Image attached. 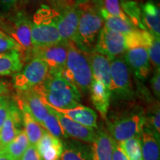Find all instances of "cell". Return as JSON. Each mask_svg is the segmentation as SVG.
I'll use <instances>...</instances> for the list:
<instances>
[{"instance_id":"obj_35","label":"cell","mask_w":160,"mask_h":160,"mask_svg":"<svg viewBox=\"0 0 160 160\" xmlns=\"http://www.w3.org/2000/svg\"><path fill=\"white\" fill-rule=\"evenodd\" d=\"M45 1L48 4V5L59 13H61L75 5L74 0H45Z\"/></svg>"},{"instance_id":"obj_5","label":"cell","mask_w":160,"mask_h":160,"mask_svg":"<svg viewBox=\"0 0 160 160\" xmlns=\"http://www.w3.org/2000/svg\"><path fill=\"white\" fill-rule=\"evenodd\" d=\"M61 75L81 92L89 91L93 75L88 54L74 44L68 42V55L65 68Z\"/></svg>"},{"instance_id":"obj_34","label":"cell","mask_w":160,"mask_h":160,"mask_svg":"<svg viewBox=\"0 0 160 160\" xmlns=\"http://www.w3.org/2000/svg\"><path fill=\"white\" fill-rule=\"evenodd\" d=\"M11 51H19L22 53L19 44L7 33L0 30V53Z\"/></svg>"},{"instance_id":"obj_28","label":"cell","mask_w":160,"mask_h":160,"mask_svg":"<svg viewBox=\"0 0 160 160\" xmlns=\"http://www.w3.org/2000/svg\"><path fill=\"white\" fill-rule=\"evenodd\" d=\"M29 145L27 135L24 130H22L14 139L2 148L4 153H7L13 160H19Z\"/></svg>"},{"instance_id":"obj_22","label":"cell","mask_w":160,"mask_h":160,"mask_svg":"<svg viewBox=\"0 0 160 160\" xmlns=\"http://www.w3.org/2000/svg\"><path fill=\"white\" fill-rule=\"evenodd\" d=\"M62 142L61 160H93L91 146L78 140H70Z\"/></svg>"},{"instance_id":"obj_9","label":"cell","mask_w":160,"mask_h":160,"mask_svg":"<svg viewBox=\"0 0 160 160\" xmlns=\"http://www.w3.org/2000/svg\"><path fill=\"white\" fill-rule=\"evenodd\" d=\"M128 49L126 36L120 34L104 25L100 31L93 52L108 57L110 59L119 57Z\"/></svg>"},{"instance_id":"obj_39","label":"cell","mask_w":160,"mask_h":160,"mask_svg":"<svg viewBox=\"0 0 160 160\" xmlns=\"http://www.w3.org/2000/svg\"><path fill=\"white\" fill-rule=\"evenodd\" d=\"M19 0H0V13H5L17 7Z\"/></svg>"},{"instance_id":"obj_27","label":"cell","mask_w":160,"mask_h":160,"mask_svg":"<svg viewBox=\"0 0 160 160\" xmlns=\"http://www.w3.org/2000/svg\"><path fill=\"white\" fill-rule=\"evenodd\" d=\"M99 10L104 20V25L111 31L126 36L137 29L132 23L128 22L117 17L109 14L102 8H99Z\"/></svg>"},{"instance_id":"obj_7","label":"cell","mask_w":160,"mask_h":160,"mask_svg":"<svg viewBox=\"0 0 160 160\" xmlns=\"http://www.w3.org/2000/svg\"><path fill=\"white\" fill-rule=\"evenodd\" d=\"M49 75L48 67L39 58L32 57L13 77V88L17 91L33 89L45 81Z\"/></svg>"},{"instance_id":"obj_37","label":"cell","mask_w":160,"mask_h":160,"mask_svg":"<svg viewBox=\"0 0 160 160\" xmlns=\"http://www.w3.org/2000/svg\"><path fill=\"white\" fill-rule=\"evenodd\" d=\"M19 160H42L35 145H30Z\"/></svg>"},{"instance_id":"obj_43","label":"cell","mask_w":160,"mask_h":160,"mask_svg":"<svg viewBox=\"0 0 160 160\" xmlns=\"http://www.w3.org/2000/svg\"><path fill=\"white\" fill-rule=\"evenodd\" d=\"M0 160H13L12 158L7 154V153H3L0 154Z\"/></svg>"},{"instance_id":"obj_45","label":"cell","mask_w":160,"mask_h":160,"mask_svg":"<svg viewBox=\"0 0 160 160\" xmlns=\"http://www.w3.org/2000/svg\"><path fill=\"white\" fill-rule=\"evenodd\" d=\"M99 1H100V0H93V2L96 5H98V3L99 2Z\"/></svg>"},{"instance_id":"obj_47","label":"cell","mask_w":160,"mask_h":160,"mask_svg":"<svg viewBox=\"0 0 160 160\" xmlns=\"http://www.w3.org/2000/svg\"><path fill=\"white\" fill-rule=\"evenodd\" d=\"M2 97H3V96H2V97H0V101H1V99H2Z\"/></svg>"},{"instance_id":"obj_17","label":"cell","mask_w":160,"mask_h":160,"mask_svg":"<svg viewBox=\"0 0 160 160\" xmlns=\"http://www.w3.org/2000/svg\"><path fill=\"white\" fill-rule=\"evenodd\" d=\"M35 146L42 160H59L62 152L63 142L45 130Z\"/></svg>"},{"instance_id":"obj_46","label":"cell","mask_w":160,"mask_h":160,"mask_svg":"<svg viewBox=\"0 0 160 160\" xmlns=\"http://www.w3.org/2000/svg\"><path fill=\"white\" fill-rule=\"evenodd\" d=\"M3 148H0V154H1V153H3Z\"/></svg>"},{"instance_id":"obj_24","label":"cell","mask_w":160,"mask_h":160,"mask_svg":"<svg viewBox=\"0 0 160 160\" xmlns=\"http://www.w3.org/2000/svg\"><path fill=\"white\" fill-rule=\"evenodd\" d=\"M140 141L143 160H160L159 137L145 127Z\"/></svg>"},{"instance_id":"obj_49","label":"cell","mask_w":160,"mask_h":160,"mask_svg":"<svg viewBox=\"0 0 160 160\" xmlns=\"http://www.w3.org/2000/svg\"><path fill=\"white\" fill-rule=\"evenodd\" d=\"M0 148H1V147H0Z\"/></svg>"},{"instance_id":"obj_33","label":"cell","mask_w":160,"mask_h":160,"mask_svg":"<svg viewBox=\"0 0 160 160\" xmlns=\"http://www.w3.org/2000/svg\"><path fill=\"white\" fill-rule=\"evenodd\" d=\"M97 6L98 8H103L109 14L113 17H117L124 21L131 23V22L124 13L122 8V0H100Z\"/></svg>"},{"instance_id":"obj_4","label":"cell","mask_w":160,"mask_h":160,"mask_svg":"<svg viewBox=\"0 0 160 160\" xmlns=\"http://www.w3.org/2000/svg\"><path fill=\"white\" fill-rule=\"evenodd\" d=\"M77 6L79 10V18L74 45L86 53H91L100 31L104 27V20L99 8L93 2H89Z\"/></svg>"},{"instance_id":"obj_10","label":"cell","mask_w":160,"mask_h":160,"mask_svg":"<svg viewBox=\"0 0 160 160\" xmlns=\"http://www.w3.org/2000/svg\"><path fill=\"white\" fill-rule=\"evenodd\" d=\"M67 55L68 42L65 41L46 47L33 48L32 51V57L39 58L48 65L49 74H61L65 68Z\"/></svg>"},{"instance_id":"obj_2","label":"cell","mask_w":160,"mask_h":160,"mask_svg":"<svg viewBox=\"0 0 160 160\" xmlns=\"http://www.w3.org/2000/svg\"><path fill=\"white\" fill-rule=\"evenodd\" d=\"M0 30L19 44L25 62L31 59L33 49L31 42V19L25 10L16 7L8 13H1Z\"/></svg>"},{"instance_id":"obj_1","label":"cell","mask_w":160,"mask_h":160,"mask_svg":"<svg viewBox=\"0 0 160 160\" xmlns=\"http://www.w3.org/2000/svg\"><path fill=\"white\" fill-rule=\"evenodd\" d=\"M43 101L53 108L72 109L80 105L81 93L61 74H49L33 88Z\"/></svg>"},{"instance_id":"obj_44","label":"cell","mask_w":160,"mask_h":160,"mask_svg":"<svg viewBox=\"0 0 160 160\" xmlns=\"http://www.w3.org/2000/svg\"><path fill=\"white\" fill-rule=\"evenodd\" d=\"M91 1V0H74V2L76 5H83V4L88 3Z\"/></svg>"},{"instance_id":"obj_16","label":"cell","mask_w":160,"mask_h":160,"mask_svg":"<svg viewBox=\"0 0 160 160\" xmlns=\"http://www.w3.org/2000/svg\"><path fill=\"white\" fill-rule=\"evenodd\" d=\"M93 79L111 88V59L97 52L88 53Z\"/></svg>"},{"instance_id":"obj_6","label":"cell","mask_w":160,"mask_h":160,"mask_svg":"<svg viewBox=\"0 0 160 160\" xmlns=\"http://www.w3.org/2000/svg\"><path fill=\"white\" fill-rule=\"evenodd\" d=\"M145 125V113L142 111L132 112L122 115L108 122L111 137L117 142L140 137Z\"/></svg>"},{"instance_id":"obj_48","label":"cell","mask_w":160,"mask_h":160,"mask_svg":"<svg viewBox=\"0 0 160 160\" xmlns=\"http://www.w3.org/2000/svg\"><path fill=\"white\" fill-rule=\"evenodd\" d=\"M0 14H1V13H0Z\"/></svg>"},{"instance_id":"obj_41","label":"cell","mask_w":160,"mask_h":160,"mask_svg":"<svg viewBox=\"0 0 160 160\" xmlns=\"http://www.w3.org/2000/svg\"><path fill=\"white\" fill-rule=\"evenodd\" d=\"M44 0H19V2L21 3L22 6L23 7H36V6H41L42 2Z\"/></svg>"},{"instance_id":"obj_31","label":"cell","mask_w":160,"mask_h":160,"mask_svg":"<svg viewBox=\"0 0 160 160\" xmlns=\"http://www.w3.org/2000/svg\"><path fill=\"white\" fill-rule=\"evenodd\" d=\"M122 8L125 15L137 29L145 30L141 20V9L137 3L133 1L122 2Z\"/></svg>"},{"instance_id":"obj_36","label":"cell","mask_w":160,"mask_h":160,"mask_svg":"<svg viewBox=\"0 0 160 160\" xmlns=\"http://www.w3.org/2000/svg\"><path fill=\"white\" fill-rule=\"evenodd\" d=\"M11 102L12 100L10 99L8 96H3L0 101V129L8 116Z\"/></svg>"},{"instance_id":"obj_3","label":"cell","mask_w":160,"mask_h":160,"mask_svg":"<svg viewBox=\"0 0 160 160\" xmlns=\"http://www.w3.org/2000/svg\"><path fill=\"white\" fill-rule=\"evenodd\" d=\"M59 13L48 5H42L31 19V42L33 48L57 44L62 41L57 27Z\"/></svg>"},{"instance_id":"obj_40","label":"cell","mask_w":160,"mask_h":160,"mask_svg":"<svg viewBox=\"0 0 160 160\" xmlns=\"http://www.w3.org/2000/svg\"><path fill=\"white\" fill-rule=\"evenodd\" d=\"M112 160H128L124 152L122 151L118 145L117 142H116L113 145V153H112Z\"/></svg>"},{"instance_id":"obj_25","label":"cell","mask_w":160,"mask_h":160,"mask_svg":"<svg viewBox=\"0 0 160 160\" xmlns=\"http://www.w3.org/2000/svg\"><path fill=\"white\" fill-rule=\"evenodd\" d=\"M24 58L19 51L0 53V77L14 75L23 67Z\"/></svg>"},{"instance_id":"obj_21","label":"cell","mask_w":160,"mask_h":160,"mask_svg":"<svg viewBox=\"0 0 160 160\" xmlns=\"http://www.w3.org/2000/svg\"><path fill=\"white\" fill-rule=\"evenodd\" d=\"M117 142L108 133L97 130L91 146L93 160H112L113 145Z\"/></svg>"},{"instance_id":"obj_15","label":"cell","mask_w":160,"mask_h":160,"mask_svg":"<svg viewBox=\"0 0 160 160\" xmlns=\"http://www.w3.org/2000/svg\"><path fill=\"white\" fill-rule=\"evenodd\" d=\"M17 99L25 104L33 118L42 125L49 113L48 106L34 89L17 91Z\"/></svg>"},{"instance_id":"obj_32","label":"cell","mask_w":160,"mask_h":160,"mask_svg":"<svg viewBox=\"0 0 160 160\" xmlns=\"http://www.w3.org/2000/svg\"><path fill=\"white\" fill-rule=\"evenodd\" d=\"M48 106L49 113L43 121L42 126L49 133H51L52 136L58 138V139H61L62 137L66 138L65 133L63 132V130L62 128L61 125H60L59 120H58L53 108H52L51 106Z\"/></svg>"},{"instance_id":"obj_29","label":"cell","mask_w":160,"mask_h":160,"mask_svg":"<svg viewBox=\"0 0 160 160\" xmlns=\"http://www.w3.org/2000/svg\"><path fill=\"white\" fill-rule=\"evenodd\" d=\"M117 144L128 160H143L140 137L131 138Z\"/></svg>"},{"instance_id":"obj_42","label":"cell","mask_w":160,"mask_h":160,"mask_svg":"<svg viewBox=\"0 0 160 160\" xmlns=\"http://www.w3.org/2000/svg\"><path fill=\"white\" fill-rule=\"evenodd\" d=\"M10 92V85L7 82L0 80V97L7 96Z\"/></svg>"},{"instance_id":"obj_14","label":"cell","mask_w":160,"mask_h":160,"mask_svg":"<svg viewBox=\"0 0 160 160\" xmlns=\"http://www.w3.org/2000/svg\"><path fill=\"white\" fill-rule=\"evenodd\" d=\"M22 117L17 104L12 101L11 109L2 127L0 129V147L3 148L11 142L22 131Z\"/></svg>"},{"instance_id":"obj_38","label":"cell","mask_w":160,"mask_h":160,"mask_svg":"<svg viewBox=\"0 0 160 160\" xmlns=\"http://www.w3.org/2000/svg\"><path fill=\"white\" fill-rule=\"evenodd\" d=\"M151 87L153 94L158 99L160 97V70H155L151 80Z\"/></svg>"},{"instance_id":"obj_20","label":"cell","mask_w":160,"mask_h":160,"mask_svg":"<svg viewBox=\"0 0 160 160\" xmlns=\"http://www.w3.org/2000/svg\"><path fill=\"white\" fill-rule=\"evenodd\" d=\"M53 109L61 114L68 118V119L76 122L81 124V125L86 126V127L91 128L93 129H98L97 114L93 110L90 108L79 105L77 107L72 109Z\"/></svg>"},{"instance_id":"obj_19","label":"cell","mask_w":160,"mask_h":160,"mask_svg":"<svg viewBox=\"0 0 160 160\" xmlns=\"http://www.w3.org/2000/svg\"><path fill=\"white\" fill-rule=\"evenodd\" d=\"M92 103L102 119H106L110 107L111 92L102 83L93 80L89 89Z\"/></svg>"},{"instance_id":"obj_26","label":"cell","mask_w":160,"mask_h":160,"mask_svg":"<svg viewBox=\"0 0 160 160\" xmlns=\"http://www.w3.org/2000/svg\"><path fill=\"white\" fill-rule=\"evenodd\" d=\"M142 44L147 49L150 62L155 70H160V39L147 30H141Z\"/></svg>"},{"instance_id":"obj_18","label":"cell","mask_w":160,"mask_h":160,"mask_svg":"<svg viewBox=\"0 0 160 160\" xmlns=\"http://www.w3.org/2000/svg\"><path fill=\"white\" fill-rule=\"evenodd\" d=\"M17 105L21 111L22 117V125L24 127L23 130L27 135L30 145H36L43 136L45 130L33 118L31 112L22 102L17 99Z\"/></svg>"},{"instance_id":"obj_13","label":"cell","mask_w":160,"mask_h":160,"mask_svg":"<svg viewBox=\"0 0 160 160\" xmlns=\"http://www.w3.org/2000/svg\"><path fill=\"white\" fill-rule=\"evenodd\" d=\"M53 110L56 116H57L58 120H59V122L63 130L66 138L71 137L75 140H78V141H81L88 144H93L96 137V133H97L95 129L86 127V126H84L81 124L76 122L59 113V112L55 111L53 108Z\"/></svg>"},{"instance_id":"obj_12","label":"cell","mask_w":160,"mask_h":160,"mask_svg":"<svg viewBox=\"0 0 160 160\" xmlns=\"http://www.w3.org/2000/svg\"><path fill=\"white\" fill-rule=\"evenodd\" d=\"M79 18V10L76 5L59 13L57 27L62 41L75 44L77 37Z\"/></svg>"},{"instance_id":"obj_23","label":"cell","mask_w":160,"mask_h":160,"mask_svg":"<svg viewBox=\"0 0 160 160\" xmlns=\"http://www.w3.org/2000/svg\"><path fill=\"white\" fill-rule=\"evenodd\" d=\"M141 20L145 30L156 37H160V11L157 4L148 1L142 5Z\"/></svg>"},{"instance_id":"obj_8","label":"cell","mask_w":160,"mask_h":160,"mask_svg":"<svg viewBox=\"0 0 160 160\" xmlns=\"http://www.w3.org/2000/svg\"><path fill=\"white\" fill-rule=\"evenodd\" d=\"M111 92L122 99L132 97L131 71L124 58L111 59Z\"/></svg>"},{"instance_id":"obj_30","label":"cell","mask_w":160,"mask_h":160,"mask_svg":"<svg viewBox=\"0 0 160 160\" xmlns=\"http://www.w3.org/2000/svg\"><path fill=\"white\" fill-rule=\"evenodd\" d=\"M146 128L159 137L160 134V110L159 102L150 107L147 113H145Z\"/></svg>"},{"instance_id":"obj_11","label":"cell","mask_w":160,"mask_h":160,"mask_svg":"<svg viewBox=\"0 0 160 160\" xmlns=\"http://www.w3.org/2000/svg\"><path fill=\"white\" fill-rule=\"evenodd\" d=\"M124 59L133 72L136 78L145 80L151 71V64L147 49L143 45H136L129 48L124 53Z\"/></svg>"}]
</instances>
